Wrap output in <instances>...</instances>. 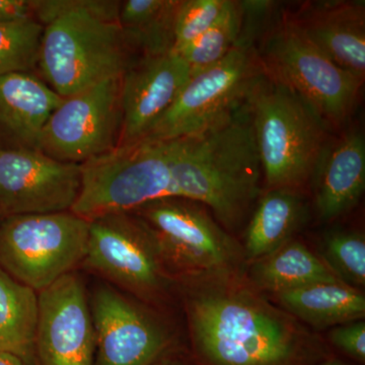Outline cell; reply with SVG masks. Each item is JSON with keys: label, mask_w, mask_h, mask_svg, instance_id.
<instances>
[{"label": "cell", "mask_w": 365, "mask_h": 365, "mask_svg": "<svg viewBox=\"0 0 365 365\" xmlns=\"http://www.w3.org/2000/svg\"><path fill=\"white\" fill-rule=\"evenodd\" d=\"M256 26L245 18L241 37L227 56L190 76L175 102L143 140L169 141L197 136L227 121L245 107L263 76Z\"/></svg>", "instance_id": "cell-5"}, {"label": "cell", "mask_w": 365, "mask_h": 365, "mask_svg": "<svg viewBox=\"0 0 365 365\" xmlns=\"http://www.w3.org/2000/svg\"><path fill=\"white\" fill-rule=\"evenodd\" d=\"M150 365H198L194 361L193 359H186L182 354L175 351L174 349L170 352L165 353L157 361Z\"/></svg>", "instance_id": "cell-30"}, {"label": "cell", "mask_w": 365, "mask_h": 365, "mask_svg": "<svg viewBox=\"0 0 365 365\" xmlns=\"http://www.w3.org/2000/svg\"><path fill=\"white\" fill-rule=\"evenodd\" d=\"M227 0H180L173 52H181L207 31L222 13Z\"/></svg>", "instance_id": "cell-27"}, {"label": "cell", "mask_w": 365, "mask_h": 365, "mask_svg": "<svg viewBox=\"0 0 365 365\" xmlns=\"http://www.w3.org/2000/svg\"><path fill=\"white\" fill-rule=\"evenodd\" d=\"M43 26L35 19L0 24V76L38 66Z\"/></svg>", "instance_id": "cell-26"}, {"label": "cell", "mask_w": 365, "mask_h": 365, "mask_svg": "<svg viewBox=\"0 0 365 365\" xmlns=\"http://www.w3.org/2000/svg\"><path fill=\"white\" fill-rule=\"evenodd\" d=\"M247 108L267 190H302L330 140L331 127L307 101L264 73Z\"/></svg>", "instance_id": "cell-4"}, {"label": "cell", "mask_w": 365, "mask_h": 365, "mask_svg": "<svg viewBox=\"0 0 365 365\" xmlns=\"http://www.w3.org/2000/svg\"><path fill=\"white\" fill-rule=\"evenodd\" d=\"M121 76L63 98L43 129L38 150L60 162L81 165L116 148L122 127Z\"/></svg>", "instance_id": "cell-11"}, {"label": "cell", "mask_w": 365, "mask_h": 365, "mask_svg": "<svg viewBox=\"0 0 365 365\" xmlns=\"http://www.w3.org/2000/svg\"><path fill=\"white\" fill-rule=\"evenodd\" d=\"M170 143L169 197L205 206L227 232L241 227L263 179L247 104L209 130Z\"/></svg>", "instance_id": "cell-2"}, {"label": "cell", "mask_w": 365, "mask_h": 365, "mask_svg": "<svg viewBox=\"0 0 365 365\" xmlns=\"http://www.w3.org/2000/svg\"><path fill=\"white\" fill-rule=\"evenodd\" d=\"M0 365H30L11 353L0 352Z\"/></svg>", "instance_id": "cell-31"}, {"label": "cell", "mask_w": 365, "mask_h": 365, "mask_svg": "<svg viewBox=\"0 0 365 365\" xmlns=\"http://www.w3.org/2000/svg\"><path fill=\"white\" fill-rule=\"evenodd\" d=\"M245 18V2L227 0V6L212 26L181 52L176 53L189 66L191 76L227 56L241 37Z\"/></svg>", "instance_id": "cell-24"}, {"label": "cell", "mask_w": 365, "mask_h": 365, "mask_svg": "<svg viewBox=\"0 0 365 365\" xmlns=\"http://www.w3.org/2000/svg\"><path fill=\"white\" fill-rule=\"evenodd\" d=\"M191 357L198 365H321L333 357L241 270L186 276Z\"/></svg>", "instance_id": "cell-1"}, {"label": "cell", "mask_w": 365, "mask_h": 365, "mask_svg": "<svg viewBox=\"0 0 365 365\" xmlns=\"http://www.w3.org/2000/svg\"><path fill=\"white\" fill-rule=\"evenodd\" d=\"M170 157V140H140L86 160L81 165V188L71 212L91 222L167 198Z\"/></svg>", "instance_id": "cell-6"}, {"label": "cell", "mask_w": 365, "mask_h": 365, "mask_svg": "<svg viewBox=\"0 0 365 365\" xmlns=\"http://www.w3.org/2000/svg\"><path fill=\"white\" fill-rule=\"evenodd\" d=\"M280 309L318 330L334 328L365 317V297L341 281L314 283L271 294Z\"/></svg>", "instance_id": "cell-20"}, {"label": "cell", "mask_w": 365, "mask_h": 365, "mask_svg": "<svg viewBox=\"0 0 365 365\" xmlns=\"http://www.w3.org/2000/svg\"><path fill=\"white\" fill-rule=\"evenodd\" d=\"M329 341L346 356L364 364L365 362V323L352 322L334 327L328 335Z\"/></svg>", "instance_id": "cell-28"}, {"label": "cell", "mask_w": 365, "mask_h": 365, "mask_svg": "<svg viewBox=\"0 0 365 365\" xmlns=\"http://www.w3.org/2000/svg\"><path fill=\"white\" fill-rule=\"evenodd\" d=\"M95 365H150L173 350V338L155 314L111 287L101 285L91 300Z\"/></svg>", "instance_id": "cell-13"}, {"label": "cell", "mask_w": 365, "mask_h": 365, "mask_svg": "<svg viewBox=\"0 0 365 365\" xmlns=\"http://www.w3.org/2000/svg\"><path fill=\"white\" fill-rule=\"evenodd\" d=\"M62 101L33 72L4 74L0 76V131L14 148L38 150L43 129Z\"/></svg>", "instance_id": "cell-18"}, {"label": "cell", "mask_w": 365, "mask_h": 365, "mask_svg": "<svg viewBox=\"0 0 365 365\" xmlns=\"http://www.w3.org/2000/svg\"><path fill=\"white\" fill-rule=\"evenodd\" d=\"M321 365H347L345 364L344 362L340 361V360L334 359V357H331L328 360H326L325 362H323Z\"/></svg>", "instance_id": "cell-32"}, {"label": "cell", "mask_w": 365, "mask_h": 365, "mask_svg": "<svg viewBox=\"0 0 365 365\" xmlns=\"http://www.w3.org/2000/svg\"><path fill=\"white\" fill-rule=\"evenodd\" d=\"M38 297L36 365H95V327L81 278L67 274Z\"/></svg>", "instance_id": "cell-14"}, {"label": "cell", "mask_w": 365, "mask_h": 365, "mask_svg": "<svg viewBox=\"0 0 365 365\" xmlns=\"http://www.w3.org/2000/svg\"><path fill=\"white\" fill-rule=\"evenodd\" d=\"M190 76L189 66L174 52L132 62L121 76L122 127L118 146L143 140Z\"/></svg>", "instance_id": "cell-15"}, {"label": "cell", "mask_w": 365, "mask_h": 365, "mask_svg": "<svg viewBox=\"0 0 365 365\" xmlns=\"http://www.w3.org/2000/svg\"><path fill=\"white\" fill-rule=\"evenodd\" d=\"M180 0L121 1L118 24L132 51L143 56L173 52Z\"/></svg>", "instance_id": "cell-23"}, {"label": "cell", "mask_w": 365, "mask_h": 365, "mask_svg": "<svg viewBox=\"0 0 365 365\" xmlns=\"http://www.w3.org/2000/svg\"><path fill=\"white\" fill-rule=\"evenodd\" d=\"M251 263L247 279L262 294H274L314 283L341 281L307 245L294 239Z\"/></svg>", "instance_id": "cell-21"}, {"label": "cell", "mask_w": 365, "mask_h": 365, "mask_svg": "<svg viewBox=\"0 0 365 365\" xmlns=\"http://www.w3.org/2000/svg\"><path fill=\"white\" fill-rule=\"evenodd\" d=\"M83 265L148 302L162 299L172 283L155 235L133 212L90 222Z\"/></svg>", "instance_id": "cell-10"}, {"label": "cell", "mask_w": 365, "mask_h": 365, "mask_svg": "<svg viewBox=\"0 0 365 365\" xmlns=\"http://www.w3.org/2000/svg\"><path fill=\"white\" fill-rule=\"evenodd\" d=\"M307 217L306 198L299 189H269L251 213L242 248L244 259L254 262L290 240Z\"/></svg>", "instance_id": "cell-19"}, {"label": "cell", "mask_w": 365, "mask_h": 365, "mask_svg": "<svg viewBox=\"0 0 365 365\" xmlns=\"http://www.w3.org/2000/svg\"><path fill=\"white\" fill-rule=\"evenodd\" d=\"M121 1L36 0L43 26L38 68L62 98L121 76L132 50L118 24Z\"/></svg>", "instance_id": "cell-3"}, {"label": "cell", "mask_w": 365, "mask_h": 365, "mask_svg": "<svg viewBox=\"0 0 365 365\" xmlns=\"http://www.w3.org/2000/svg\"><path fill=\"white\" fill-rule=\"evenodd\" d=\"M287 18L312 44L338 66L364 81V1L307 2Z\"/></svg>", "instance_id": "cell-16"}, {"label": "cell", "mask_w": 365, "mask_h": 365, "mask_svg": "<svg viewBox=\"0 0 365 365\" xmlns=\"http://www.w3.org/2000/svg\"><path fill=\"white\" fill-rule=\"evenodd\" d=\"M90 222L71 211L4 216L0 267L39 292L83 264Z\"/></svg>", "instance_id": "cell-8"}, {"label": "cell", "mask_w": 365, "mask_h": 365, "mask_svg": "<svg viewBox=\"0 0 365 365\" xmlns=\"http://www.w3.org/2000/svg\"><path fill=\"white\" fill-rule=\"evenodd\" d=\"M264 74L307 101L330 127L351 117L364 81L338 66L287 16L257 47Z\"/></svg>", "instance_id": "cell-7"}, {"label": "cell", "mask_w": 365, "mask_h": 365, "mask_svg": "<svg viewBox=\"0 0 365 365\" xmlns=\"http://www.w3.org/2000/svg\"><path fill=\"white\" fill-rule=\"evenodd\" d=\"M35 9L36 0H0V24L35 19Z\"/></svg>", "instance_id": "cell-29"}, {"label": "cell", "mask_w": 365, "mask_h": 365, "mask_svg": "<svg viewBox=\"0 0 365 365\" xmlns=\"http://www.w3.org/2000/svg\"><path fill=\"white\" fill-rule=\"evenodd\" d=\"M314 205L332 222L359 204L365 189V139L357 129L329 140L312 175Z\"/></svg>", "instance_id": "cell-17"}, {"label": "cell", "mask_w": 365, "mask_h": 365, "mask_svg": "<svg viewBox=\"0 0 365 365\" xmlns=\"http://www.w3.org/2000/svg\"><path fill=\"white\" fill-rule=\"evenodd\" d=\"M322 261L331 272L349 287L365 284V239L361 232L335 230L324 237Z\"/></svg>", "instance_id": "cell-25"}, {"label": "cell", "mask_w": 365, "mask_h": 365, "mask_svg": "<svg viewBox=\"0 0 365 365\" xmlns=\"http://www.w3.org/2000/svg\"><path fill=\"white\" fill-rule=\"evenodd\" d=\"M133 213L150 227L170 269L186 276L240 270L242 249L200 203L167 197Z\"/></svg>", "instance_id": "cell-9"}, {"label": "cell", "mask_w": 365, "mask_h": 365, "mask_svg": "<svg viewBox=\"0 0 365 365\" xmlns=\"http://www.w3.org/2000/svg\"><path fill=\"white\" fill-rule=\"evenodd\" d=\"M38 317V292L0 267V352L36 365Z\"/></svg>", "instance_id": "cell-22"}, {"label": "cell", "mask_w": 365, "mask_h": 365, "mask_svg": "<svg viewBox=\"0 0 365 365\" xmlns=\"http://www.w3.org/2000/svg\"><path fill=\"white\" fill-rule=\"evenodd\" d=\"M81 188V165L39 150L0 145V215L71 211Z\"/></svg>", "instance_id": "cell-12"}]
</instances>
